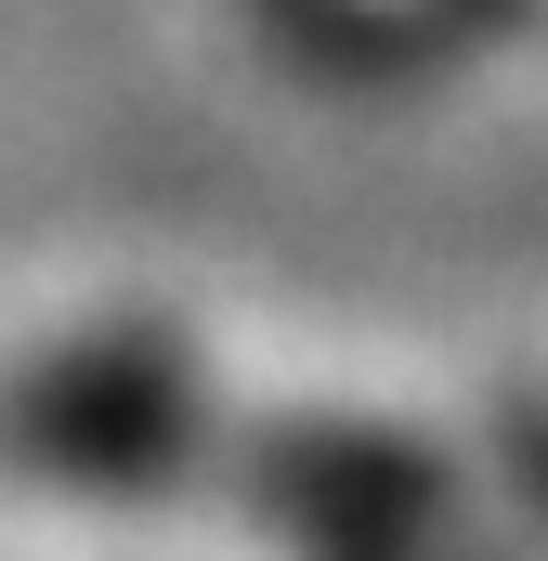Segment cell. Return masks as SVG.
<instances>
[{
  "instance_id": "7a4b0ae2",
  "label": "cell",
  "mask_w": 548,
  "mask_h": 561,
  "mask_svg": "<svg viewBox=\"0 0 548 561\" xmlns=\"http://www.w3.org/2000/svg\"><path fill=\"white\" fill-rule=\"evenodd\" d=\"M249 496L287 510L300 536H327L340 561H406L444 523V470L418 444H379V431H340V419L249 444Z\"/></svg>"
},
{
  "instance_id": "3957f363",
  "label": "cell",
  "mask_w": 548,
  "mask_h": 561,
  "mask_svg": "<svg viewBox=\"0 0 548 561\" xmlns=\"http://www.w3.org/2000/svg\"><path fill=\"white\" fill-rule=\"evenodd\" d=\"M523 457H536V496H548V419H523Z\"/></svg>"
},
{
  "instance_id": "6da1fadb",
  "label": "cell",
  "mask_w": 548,
  "mask_h": 561,
  "mask_svg": "<svg viewBox=\"0 0 548 561\" xmlns=\"http://www.w3.org/2000/svg\"><path fill=\"white\" fill-rule=\"evenodd\" d=\"M0 444L53 483H157L196 444V379L183 353H92V366L26 379L0 405Z\"/></svg>"
}]
</instances>
